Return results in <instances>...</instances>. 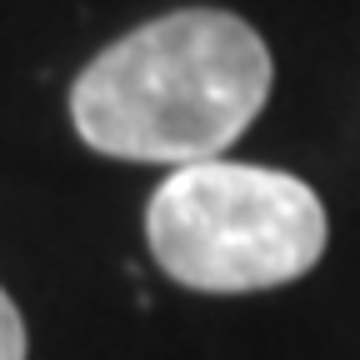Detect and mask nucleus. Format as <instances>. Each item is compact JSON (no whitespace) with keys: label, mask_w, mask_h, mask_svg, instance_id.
<instances>
[{"label":"nucleus","mask_w":360,"mask_h":360,"mask_svg":"<svg viewBox=\"0 0 360 360\" xmlns=\"http://www.w3.org/2000/svg\"><path fill=\"white\" fill-rule=\"evenodd\" d=\"M146 236L155 265L191 290H270L321 260L326 205L285 170L200 160L150 195Z\"/></svg>","instance_id":"2"},{"label":"nucleus","mask_w":360,"mask_h":360,"mask_svg":"<svg viewBox=\"0 0 360 360\" xmlns=\"http://www.w3.org/2000/svg\"><path fill=\"white\" fill-rule=\"evenodd\" d=\"M265 40L225 11H175L115 40L70 90L90 150L200 165L260 115L270 96Z\"/></svg>","instance_id":"1"},{"label":"nucleus","mask_w":360,"mask_h":360,"mask_svg":"<svg viewBox=\"0 0 360 360\" xmlns=\"http://www.w3.org/2000/svg\"><path fill=\"white\" fill-rule=\"evenodd\" d=\"M0 360H25V321L6 290H0Z\"/></svg>","instance_id":"3"}]
</instances>
